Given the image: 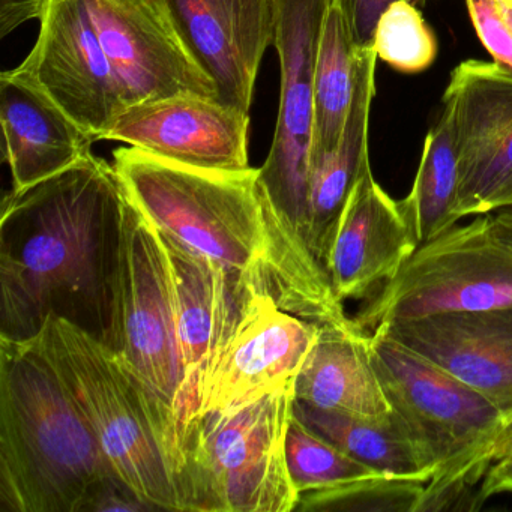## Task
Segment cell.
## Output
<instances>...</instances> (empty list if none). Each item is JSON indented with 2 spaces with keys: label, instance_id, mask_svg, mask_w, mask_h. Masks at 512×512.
<instances>
[{
  "label": "cell",
  "instance_id": "obj_1",
  "mask_svg": "<svg viewBox=\"0 0 512 512\" xmlns=\"http://www.w3.org/2000/svg\"><path fill=\"white\" fill-rule=\"evenodd\" d=\"M127 199L113 164L92 152L4 197L0 337L32 340L55 316L118 352Z\"/></svg>",
  "mask_w": 512,
  "mask_h": 512
},
{
  "label": "cell",
  "instance_id": "obj_2",
  "mask_svg": "<svg viewBox=\"0 0 512 512\" xmlns=\"http://www.w3.org/2000/svg\"><path fill=\"white\" fill-rule=\"evenodd\" d=\"M115 475L38 341L0 337V512H83Z\"/></svg>",
  "mask_w": 512,
  "mask_h": 512
},
{
  "label": "cell",
  "instance_id": "obj_3",
  "mask_svg": "<svg viewBox=\"0 0 512 512\" xmlns=\"http://www.w3.org/2000/svg\"><path fill=\"white\" fill-rule=\"evenodd\" d=\"M329 4L278 0L274 47L281 68L280 109L271 151L259 169L272 296L281 308L298 314L319 313L335 302L310 241L314 68Z\"/></svg>",
  "mask_w": 512,
  "mask_h": 512
},
{
  "label": "cell",
  "instance_id": "obj_4",
  "mask_svg": "<svg viewBox=\"0 0 512 512\" xmlns=\"http://www.w3.org/2000/svg\"><path fill=\"white\" fill-rule=\"evenodd\" d=\"M113 167L152 226L214 260L242 286L271 293L259 169H194L134 146L115 149Z\"/></svg>",
  "mask_w": 512,
  "mask_h": 512
},
{
  "label": "cell",
  "instance_id": "obj_5",
  "mask_svg": "<svg viewBox=\"0 0 512 512\" xmlns=\"http://www.w3.org/2000/svg\"><path fill=\"white\" fill-rule=\"evenodd\" d=\"M35 340L70 388L119 478L152 508L181 511L175 428L124 359L61 317H50Z\"/></svg>",
  "mask_w": 512,
  "mask_h": 512
},
{
  "label": "cell",
  "instance_id": "obj_6",
  "mask_svg": "<svg viewBox=\"0 0 512 512\" xmlns=\"http://www.w3.org/2000/svg\"><path fill=\"white\" fill-rule=\"evenodd\" d=\"M295 383L191 418L178 437L181 511L292 512L301 494L286 461Z\"/></svg>",
  "mask_w": 512,
  "mask_h": 512
},
{
  "label": "cell",
  "instance_id": "obj_7",
  "mask_svg": "<svg viewBox=\"0 0 512 512\" xmlns=\"http://www.w3.org/2000/svg\"><path fill=\"white\" fill-rule=\"evenodd\" d=\"M371 355L392 409L412 428L433 458L418 512L454 509L479 488L490 452L506 425L481 392L431 359L371 332Z\"/></svg>",
  "mask_w": 512,
  "mask_h": 512
},
{
  "label": "cell",
  "instance_id": "obj_8",
  "mask_svg": "<svg viewBox=\"0 0 512 512\" xmlns=\"http://www.w3.org/2000/svg\"><path fill=\"white\" fill-rule=\"evenodd\" d=\"M512 305V248L493 214L476 215L424 242L352 317L362 331L440 314Z\"/></svg>",
  "mask_w": 512,
  "mask_h": 512
},
{
  "label": "cell",
  "instance_id": "obj_9",
  "mask_svg": "<svg viewBox=\"0 0 512 512\" xmlns=\"http://www.w3.org/2000/svg\"><path fill=\"white\" fill-rule=\"evenodd\" d=\"M116 353L170 419L178 446L184 418V365L166 254L157 229L130 199L122 230Z\"/></svg>",
  "mask_w": 512,
  "mask_h": 512
},
{
  "label": "cell",
  "instance_id": "obj_10",
  "mask_svg": "<svg viewBox=\"0 0 512 512\" xmlns=\"http://www.w3.org/2000/svg\"><path fill=\"white\" fill-rule=\"evenodd\" d=\"M40 34L14 68L61 107L94 142L127 109L86 0H43Z\"/></svg>",
  "mask_w": 512,
  "mask_h": 512
},
{
  "label": "cell",
  "instance_id": "obj_11",
  "mask_svg": "<svg viewBox=\"0 0 512 512\" xmlns=\"http://www.w3.org/2000/svg\"><path fill=\"white\" fill-rule=\"evenodd\" d=\"M442 107L458 151V218L512 206V71L496 62H461Z\"/></svg>",
  "mask_w": 512,
  "mask_h": 512
},
{
  "label": "cell",
  "instance_id": "obj_12",
  "mask_svg": "<svg viewBox=\"0 0 512 512\" xmlns=\"http://www.w3.org/2000/svg\"><path fill=\"white\" fill-rule=\"evenodd\" d=\"M317 335L319 323L283 310L271 293L254 292L203 376L196 415L232 409L292 385Z\"/></svg>",
  "mask_w": 512,
  "mask_h": 512
},
{
  "label": "cell",
  "instance_id": "obj_13",
  "mask_svg": "<svg viewBox=\"0 0 512 512\" xmlns=\"http://www.w3.org/2000/svg\"><path fill=\"white\" fill-rule=\"evenodd\" d=\"M214 82L217 100L250 113L263 56L274 46L278 0H152Z\"/></svg>",
  "mask_w": 512,
  "mask_h": 512
},
{
  "label": "cell",
  "instance_id": "obj_14",
  "mask_svg": "<svg viewBox=\"0 0 512 512\" xmlns=\"http://www.w3.org/2000/svg\"><path fill=\"white\" fill-rule=\"evenodd\" d=\"M127 107L178 95L217 98L152 0H86Z\"/></svg>",
  "mask_w": 512,
  "mask_h": 512
},
{
  "label": "cell",
  "instance_id": "obj_15",
  "mask_svg": "<svg viewBox=\"0 0 512 512\" xmlns=\"http://www.w3.org/2000/svg\"><path fill=\"white\" fill-rule=\"evenodd\" d=\"M250 113L217 98L178 95L127 107L106 140L182 166L239 172L248 164Z\"/></svg>",
  "mask_w": 512,
  "mask_h": 512
},
{
  "label": "cell",
  "instance_id": "obj_16",
  "mask_svg": "<svg viewBox=\"0 0 512 512\" xmlns=\"http://www.w3.org/2000/svg\"><path fill=\"white\" fill-rule=\"evenodd\" d=\"M157 232L166 254L184 365L182 431L199 409L203 376L229 340L248 298L254 292L265 290L242 286L214 260L191 250L161 230L157 229Z\"/></svg>",
  "mask_w": 512,
  "mask_h": 512
},
{
  "label": "cell",
  "instance_id": "obj_17",
  "mask_svg": "<svg viewBox=\"0 0 512 512\" xmlns=\"http://www.w3.org/2000/svg\"><path fill=\"white\" fill-rule=\"evenodd\" d=\"M418 247L400 200L383 190L368 166L347 199L329 251L332 290L341 302L370 299Z\"/></svg>",
  "mask_w": 512,
  "mask_h": 512
},
{
  "label": "cell",
  "instance_id": "obj_18",
  "mask_svg": "<svg viewBox=\"0 0 512 512\" xmlns=\"http://www.w3.org/2000/svg\"><path fill=\"white\" fill-rule=\"evenodd\" d=\"M377 329L481 392L499 410L506 427L512 425V305Z\"/></svg>",
  "mask_w": 512,
  "mask_h": 512
},
{
  "label": "cell",
  "instance_id": "obj_19",
  "mask_svg": "<svg viewBox=\"0 0 512 512\" xmlns=\"http://www.w3.org/2000/svg\"><path fill=\"white\" fill-rule=\"evenodd\" d=\"M0 125L13 190L53 178L91 154L94 139L16 71L0 76Z\"/></svg>",
  "mask_w": 512,
  "mask_h": 512
},
{
  "label": "cell",
  "instance_id": "obj_20",
  "mask_svg": "<svg viewBox=\"0 0 512 512\" xmlns=\"http://www.w3.org/2000/svg\"><path fill=\"white\" fill-rule=\"evenodd\" d=\"M295 400L373 418L392 412L374 367L370 334L352 317L319 323L316 343L296 377Z\"/></svg>",
  "mask_w": 512,
  "mask_h": 512
},
{
  "label": "cell",
  "instance_id": "obj_21",
  "mask_svg": "<svg viewBox=\"0 0 512 512\" xmlns=\"http://www.w3.org/2000/svg\"><path fill=\"white\" fill-rule=\"evenodd\" d=\"M377 59L373 47L358 49L355 92L340 142L331 154L310 164L311 250L325 271L344 206L359 176L370 166L368 128Z\"/></svg>",
  "mask_w": 512,
  "mask_h": 512
},
{
  "label": "cell",
  "instance_id": "obj_22",
  "mask_svg": "<svg viewBox=\"0 0 512 512\" xmlns=\"http://www.w3.org/2000/svg\"><path fill=\"white\" fill-rule=\"evenodd\" d=\"M293 413L311 430L380 475L427 484L436 472L430 452L394 409L373 418L319 409L295 400Z\"/></svg>",
  "mask_w": 512,
  "mask_h": 512
},
{
  "label": "cell",
  "instance_id": "obj_23",
  "mask_svg": "<svg viewBox=\"0 0 512 512\" xmlns=\"http://www.w3.org/2000/svg\"><path fill=\"white\" fill-rule=\"evenodd\" d=\"M356 64L358 49L352 43L340 8L331 0L314 68L311 163L331 154L340 142L355 92Z\"/></svg>",
  "mask_w": 512,
  "mask_h": 512
},
{
  "label": "cell",
  "instance_id": "obj_24",
  "mask_svg": "<svg viewBox=\"0 0 512 512\" xmlns=\"http://www.w3.org/2000/svg\"><path fill=\"white\" fill-rule=\"evenodd\" d=\"M458 151L451 116L442 107L436 125L428 131L421 163L406 199L400 200L419 245L436 238L460 221Z\"/></svg>",
  "mask_w": 512,
  "mask_h": 512
},
{
  "label": "cell",
  "instance_id": "obj_25",
  "mask_svg": "<svg viewBox=\"0 0 512 512\" xmlns=\"http://www.w3.org/2000/svg\"><path fill=\"white\" fill-rule=\"evenodd\" d=\"M286 461L290 478L299 494L380 475L311 430L295 413L287 428Z\"/></svg>",
  "mask_w": 512,
  "mask_h": 512
},
{
  "label": "cell",
  "instance_id": "obj_26",
  "mask_svg": "<svg viewBox=\"0 0 512 512\" xmlns=\"http://www.w3.org/2000/svg\"><path fill=\"white\" fill-rule=\"evenodd\" d=\"M424 490V482L373 475L301 494L296 511L418 512Z\"/></svg>",
  "mask_w": 512,
  "mask_h": 512
},
{
  "label": "cell",
  "instance_id": "obj_27",
  "mask_svg": "<svg viewBox=\"0 0 512 512\" xmlns=\"http://www.w3.org/2000/svg\"><path fill=\"white\" fill-rule=\"evenodd\" d=\"M373 49L394 70L416 74L433 65L439 44L421 11L410 0H398L380 17Z\"/></svg>",
  "mask_w": 512,
  "mask_h": 512
},
{
  "label": "cell",
  "instance_id": "obj_28",
  "mask_svg": "<svg viewBox=\"0 0 512 512\" xmlns=\"http://www.w3.org/2000/svg\"><path fill=\"white\" fill-rule=\"evenodd\" d=\"M466 5L482 46L496 64L512 71V35L503 22L496 0H466Z\"/></svg>",
  "mask_w": 512,
  "mask_h": 512
},
{
  "label": "cell",
  "instance_id": "obj_29",
  "mask_svg": "<svg viewBox=\"0 0 512 512\" xmlns=\"http://www.w3.org/2000/svg\"><path fill=\"white\" fill-rule=\"evenodd\" d=\"M346 22L356 49L373 47L374 32L382 14L398 0H332Z\"/></svg>",
  "mask_w": 512,
  "mask_h": 512
},
{
  "label": "cell",
  "instance_id": "obj_30",
  "mask_svg": "<svg viewBox=\"0 0 512 512\" xmlns=\"http://www.w3.org/2000/svg\"><path fill=\"white\" fill-rule=\"evenodd\" d=\"M155 511L124 479L110 476L89 497L83 512Z\"/></svg>",
  "mask_w": 512,
  "mask_h": 512
},
{
  "label": "cell",
  "instance_id": "obj_31",
  "mask_svg": "<svg viewBox=\"0 0 512 512\" xmlns=\"http://www.w3.org/2000/svg\"><path fill=\"white\" fill-rule=\"evenodd\" d=\"M43 0H0V38L8 37L23 23L40 19Z\"/></svg>",
  "mask_w": 512,
  "mask_h": 512
},
{
  "label": "cell",
  "instance_id": "obj_32",
  "mask_svg": "<svg viewBox=\"0 0 512 512\" xmlns=\"http://www.w3.org/2000/svg\"><path fill=\"white\" fill-rule=\"evenodd\" d=\"M512 494V455L494 461L478 488V500L484 505L490 497Z\"/></svg>",
  "mask_w": 512,
  "mask_h": 512
},
{
  "label": "cell",
  "instance_id": "obj_33",
  "mask_svg": "<svg viewBox=\"0 0 512 512\" xmlns=\"http://www.w3.org/2000/svg\"><path fill=\"white\" fill-rule=\"evenodd\" d=\"M497 236L512 248V206L491 212Z\"/></svg>",
  "mask_w": 512,
  "mask_h": 512
},
{
  "label": "cell",
  "instance_id": "obj_34",
  "mask_svg": "<svg viewBox=\"0 0 512 512\" xmlns=\"http://www.w3.org/2000/svg\"><path fill=\"white\" fill-rule=\"evenodd\" d=\"M509 455H512V425L506 427L494 442L490 452L491 464L500 458L509 457Z\"/></svg>",
  "mask_w": 512,
  "mask_h": 512
},
{
  "label": "cell",
  "instance_id": "obj_35",
  "mask_svg": "<svg viewBox=\"0 0 512 512\" xmlns=\"http://www.w3.org/2000/svg\"><path fill=\"white\" fill-rule=\"evenodd\" d=\"M500 14H502L503 22L508 28L509 34L512 35V0H496Z\"/></svg>",
  "mask_w": 512,
  "mask_h": 512
}]
</instances>
